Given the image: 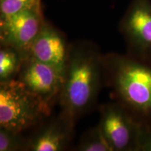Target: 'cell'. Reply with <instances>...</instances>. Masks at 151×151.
Listing matches in <instances>:
<instances>
[{
  "label": "cell",
  "mask_w": 151,
  "mask_h": 151,
  "mask_svg": "<svg viewBox=\"0 0 151 151\" xmlns=\"http://www.w3.org/2000/svg\"><path fill=\"white\" fill-rule=\"evenodd\" d=\"M104 82L103 55L92 42L70 43L59 104L61 112L76 122L97 103Z\"/></svg>",
  "instance_id": "1"
},
{
  "label": "cell",
  "mask_w": 151,
  "mask_h": 151,
  "mask_svg": "<svg viewBox=\"0 0 151 151\" xmlns=\"http://www.w3.org/2000/svg\"><path fill=\"white\" fill-rule=\"evenodd\" d=\"M104 82L142 131L151 129V64L127 54L103 55Z\"/></svg>",
  "instance_id": "2"
},
{
  "label": "cell",
  "mask_w": 151,
  "mask_h": 151,
  "mask_svg": "<svg viewBox=\"0 0 151 151\" xmlns=\"http://www.w3.org/2000/svg\"><path fill=\"white\" fill-rule=\"evenodd\" d=\"M52 109L17 79L0 83V127L24 133L48 118Z\"/></svg>",
  "instance_id": "3"
},
{
  "label": "cell",
  "mask_w": 151,
  "mask_h": 151,
  "mask_svg": "<svg viewBox=\"0 0 151 151\" xmlns=\"http://www.w3.org/2000/svg\"><path fill=\"white\" fill-rule=\"evenodd\" d=\"M127 54L151 64V0H132L120 22Z\"/></svg>",
  "instance_id": "4"
},
{
  "label": "cell",
  "mask_w": 151,
  "mask_h": 151,
  "mask_svg": "<svg viewBox=\"0 0 151 151\" xmlns=\"http://www.w3.org/2000/svg\"><path fill=\"white\" fill-rule=\"evenodd\" d=\"M99 126L113 151H139L142 129L118 101L100 106Z\"/></svg>",
  "instance_id": "5"
},
{
  "label": "cell",
  "mask_w": 151,
  "mask_h": 151,
  "mask_svg": "<svg viewBox=\"0 0 151 151\" xmlns=\"http://www.w3.org/2000/svg\"><path fill=\"white\" fill-rule=\"evenodd\" d=\"M45 20L41 5L0 18V44L18 49L27 58Z\"/></svg>",
  "instance_id": "6"
},
{
  "label": "cell",
  "mask_w": 151,
  "mask_h": 151,
  "mask_svg": "<svg viewBox=\"0 0 151 151\" xmlns=\"http://www.w3.org/2000/svg\"><path fill=\"white\" fill-rule=\"evenodd\" d=\"M16 79L52 107L59 101L63 78L50 66L27 57Z\"/></svg>",
  "instance_id": "7"
},
{
  "label": "cell",
  "mask_w": 151,
  "mask_h": 151,
  "mask_svg": "<svg viewBox=\"0 0 151 151\" xmlns=\"http://www.w3.org/2000/svg\"><path fill=\"white\" fill-rule=\"evenodd\" d=\"M76 124L61 111L50 115L28 135L27 151L65 150L73 140Z\"/></svg>",
  "instance_id": "8"
},
{
  "label": "cell",
  "mask_w": 151,
  "mask_h": 151,
  "mask_svg": "<svg viewBox=\"0 0 151 151\" xmlns=\"http://www.w3.org/2000/svg\"><path fill=\"white\" fill-rule=\"evenodd\" d=\"M70 43L65 35L50 22L45 20L34 41L27 57L50 66L65 78Z\"/></svg>",
  "instance_id": "9"
},
{
  "label": "cell",
  "mask_w": 151,
  "mask_h": 151,
  "mask_svg": "<svg viewBox=\"0 0 151 151\" xmlns=\"http://www.w3.org/2000/svg\"><path fill=\"white\" fill-rule=\"evenodd\" d=\"M24 59L18 49L0 44V83L16 79Z\"/></svg>",
  "instance_id": "10"
},
{
  "label": "cell",
  "mask_w": 151,
  "mask_h": 151,
  "mask_svg": "<svg viewBox=\"0 0 151 151\" xmlns=\"http://www.w3.org/2000/svg\"><path fill=\"white\" fill-rule=\"evenodd\" d=\"M75 150L78 151H113L99 124L96 127L90 128L83 133Z\"/></svg>",
  "instance_id": "11"
},
{
  "label": "cell",
  "mask_w": 151,
  "mask_h": 151,
  "mask_svg": "<svg viewBox=\"0 0 151 151\" xmlns=\"http://www.w3.org/2000/svg\"><path fill=\"white\" fill-rule=\"evenodd\" d=\"M28 135L0 127V151H27Z\"/></svg>",
  "instance_id": "12"
},
{
  "label": "cell",
  "mask_w": 151,
  "mask_h": 151,
  "mask_svg": "<svg viewBox=\"0 0 151 151\" xmlns=\"http://www.w3.org/2000/svg\"><path fill=\"white\" fill-rule=\"evenodd\" d=\"M41 5V0H0V18Z\"/></svg>",
  "instance_id": "13"
},
{
  "label": "cell",
  "mask_w": 151,
  "mask_h": 151,
  "mask_svg": "<svg viewBox=\"0 0 151 151\" xmlns=\"http://www.w3.org/2000/svg\"><path fill=\"white\" fill-rule=\"evenodd\" d=\"M139 151H151V129L142 131Z\"/></svg>",
  "instance_id": "14"
}]
</instances>
